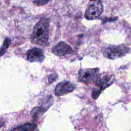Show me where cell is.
<instances>
[{
  "label": "cell",
  "instance_id": "12",
  "mask_svg": "<svg viewBox=\"0 0 131 131\" xmlns=\"http://www.w3.org/2000/svg\"><path fill=\"white\" fill-rule=\"evenodd\" d=\"M49 1H33V3L36 5L42 6L46 4Z\"/></svg>",
  "mask_w": 131,
  "mask_h": 131
},
{
  "label": "cell",
  "instance_id": "4",
  "mask_svg": "<svg viewBox=\"0 0 131 131\" xmlns=\"http://www.w3.org/2000/svg\"><path fill=\"white\" fill-rule=\"evenodd\" d=\"M99 69H81L78 72V80L82 82L88 83L95 80L98 75Z\"/></svg>",
  "mask_w": 131,
  "mask_h": 131
},
{
  "label": "cell",
  "instance_id": "3",
  "mask_svg": "<svg viewBox=\"0 0 131 131\" xmlns=\"http://www.w3.org/2000/svg\"><path fill=\"white\" fill-rule=\"evenodd\" d=\"M103 7L100 1H92L89 2L84 13L85 18L93 20L98 18L102 13Z\"/></svg>",
  "mask_w": 131,
  "mask_h": 131
},
{
  "label": "cell",
  "instance_id": "2",
  "mask_svg": "<svg viewBox=\"0 0 131 131\" xmlns=\"http://www.w3.org/2000/svg\"><path fill=\"white\" fill-rule=\"evenodd\" d=\"M129 49L123 45L110 46L104 48L102 50V54L104 57L110 59H115L124 56L128 53Z\"/></svg>",
  "mask_w": 131,
  "mask_h": 131
},
{
  "label": "cell",
  "instance_id": "13",
  "mask_svg": "<svg viewBox=\"0 0 131 131\" xmlns=\"http://www.w3.org/2000/svg\"><path fill=\"white\" fill-rule=\"evenodd\" d=\"M4 124V122L3 120L1 118H0V128H1L3 126Z\"/></svg>",
  "mask_w": 131,
  "mask_h": 131
},
{
  "label": "cell",
  "instance_id": "1",
  "mask_svg": "<svg viewBox=\"0 0 131 131\" xmlns=\"http://www.w3.org/2000/svg\"><path fill=\"white\" fill-rule=\"evenodd\" d=\"M49 25V20L47 18L41 19L35 24L31 36L33 43L40 46L48 44Z\"/></svg>",
  "mask_w": 131,
  "mask_h": 131
},
{
  "label": "cell",
  "instance_id": "5",
  "mask_svg": "<svg viewBox=\"0 0 131 131\" xmlns=\"http://www.w3.org/2000/svg\"><path fill=\"white\" fill-rule=\"evenodd\" d=\"M76 88V85L69 81L64 80L59 83L55 89V94L57 96L68 94Z\"/></svg>",
  "mask_w": 131,
  "mask_h": 131
},
{
  "label": "cell",
  "instance_id": "11",
  "mask_svg": "<svg viewBox=\"0 0 131 131\" xmlns=\"http://www.w3.org/2000/svg\"><path fill=\"white\" fill-rule=\"evenodd\" d=\"M100 89H97L96 88H93L92 91V96L94 99H96L98 97L100 94Z\"/></svg>",
  "mask_w": 131,
  "mask_h": 131
},
{
  "label": "cell",
  "instance_id": "8",
  "mask_svg": "<svg viewBox=\"0 0 131 131\" xmlns=\"http://www.w3.org/2000/svg\"><path fill=\"white\" fill-rule=\"evenodd\" d=\"M114 77L111 75H98L95 80V83L100 88L101 90H103L110 86L114 81Z\"/></svg>",
  "mask_w": 131,
  "mask_h": 131
},
{
  "label": "cell",
  "instance_id": "9",
  "mask_svg": "<svg viewBox=\"0 0 131 131\" xmlns=\"http://www.w3.org/2000/svg\"><path fill=\"white\" fill-rule=\"evenodd\" d=\"M37 126L33 123H26L21 126L14 128L11 131H34Z\"/></svg>",
  "mask_w": 131,
  "mask_h": 131
},
{
  "label": "cell",
  "instance_id": "7",
  "mask_svg": "<svg viewBox=\"0 0 131 131\" xmlns=\"http://www.w3.org/2000/svg\"><path fill=\"white\" fill-rule=\"evenodd\" d=\"M71 47L63 41L59 42L53 47L52 50V52L57 56H64L71 53Z\"/></svg>",
  "mask_w": 131,
  "mask_h": 131
},
{
  "label": "cell",
  "instance_id": "6",
  "mask_svg": "<svg viewBox=\"0 0 131 131\" xmlns=\"http://www.w3.org/2000/svg\"><path fill=\"white\" fill-rule=\"evenodd\" d=\"M27 58L30 62H40L45 59V55L41 49L33 48L28 51Z\"/></svg>",
  "mask_w": 131,
  "mask_h": 131
},
{
  "label": "cell",
  "instance_id": "10",
  "mask_svg": "<svg viewBox=\"0 0 131 131\" xmlns=\"http://www.w3.org/2000/svg\"><path fill=\"white\" fill-rule=\"evenodd\" d=\"M11 39L8 37L6 38L3 42L2 47L0 48V57L5 54L7 50V49L9 47Z\"/></svg>",
  "mask_w": 131,
  "mask_h": 131
}]
</instances>
